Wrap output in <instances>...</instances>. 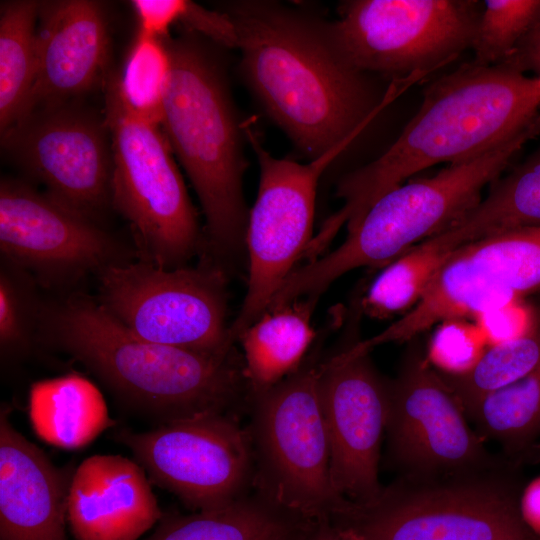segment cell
<instances>
[{"mask_svg": "<svg viewBox=\"0 0 540 540\" xmlns=\"http://www.w3.org/2000/svg\"><path fill=\"white\" fill-rule=\"evenodd\" d=\"M0 251L39 286L57 291L136 257L98 221L7 177L0 182Z\"/></svg>", "mask_w": 540, "mask_h": 540, "instance_id": "obj_14", "label": "cell"}, {"mask_svg": "<svg viewBox=\"0 0 540 540\" xmlns=\"http://www.w3.org/2000/svg\"><path fill=\"white\" fill-rule=\"evenodd\" d=\"M114 439L131 450L154 483L194 512L224 507L253 487L252 440L235 414H200L146 432L122 429Z\"/></svg>", "mask_w": 540, "mask_h": 540, "instance_id": "obj_13", "label": "cell"}, {"mask_svg": "<svg viewBox=\"0 0 540 540\" xmlns=\"http://www.w3.org/2000/svg\"><path fill=\"white\" fill-rule=\"evenodd\" d=\"M540 20V0H486L471 46L472 63H504Z\"/></svg>", "mask_w": 540, "mask_h": 540, "instance_id": "obj_31", "label": "cell"}, {"mask_svg": "<svg viewBox=\"0 0 540 540\" xmlns=\"http://www.w3.org/2000/svg\"><path fill=\"white\" fill-rule=\"evenodd\" d=\"M285 540H359L333 518L299 521Z\"/></svg>", "mask_w": 540, "mask_h": 540, "instance_id": "obj_36", "label": "cell"}, {"mask_svg": "<svg viewBox=\"0 0 540 540\" xmlns=\"http://www.w3.org/2000/svg\"><path fill=\"white\" fill-rule=\"evenodd\" d=\"M539 364L540 322L521 338L488 346L467 373L439 374L466 411L485 395L519 380Z\"/></svg>", "mask_w": 540, "mask_h": 540, "instance_id": "obj_28", "label": "cell"}, {"mask_svg": "<svg viewBox=\"0 0 540 540\" xmlns=\"http://www.w3.org/2000/svg\"><path fill=\"white\" fill-rule=\"evenodd\" d=\"M388 456L401 475H438L502 463L469 426L466 413L425 352L413 344L389 381Z\"/></svg>", "mask_w": 540, "mask_h": 540, "instance_id": "obj_15", "label": "cell"}, {"mask_svg": "<svg viewBox=\"0 0 540 540\" xmlns=\"http://www.w3.org/2000/svg\"><path fill=\"white\" fill-rule=\"evenodd\" d=\"M37 76L29 110L62 105L89 90L102 74L108 55L104 11L90 0L40 3ZM23 119V118H22Z\"/></svg>", "mask_w": 540, "mask_h": 540, "instance_id": "obj_18", "label": "cell"}, {"mask_svg": "<svg viewBox=\"0 0 540 540\" xmlns=\"http://www.w3.org/2000/svg\"><path fill=\"white\" fill-rule=\"evenodd\" d=\"M486 348V341L476 323L453 318L437 325L425 354L438 372L458 376L470 371Z\"/></svg>", "mask_w": 540, "mask_h": 540, "instance_id": "obj_32", "label": "cell"}, {"mask_svg": "<svg viewBox=\"0 0 540 540\" xmlns=\"http://www.w3.org/2000/svg\"><path fill=\"white\" fill-rule=\"evenodd\" d=\"M104 120L111 136V205L130 226L136 259L186 266L205 247L195 209L167 138L127 106L115 75L105 87Z\"/></svg>", "mask_w": 540, "mask_h": 540, "instance_id": "obj_8", "label": "cell"}, {"mask_svg": "<svg viewBox=\"0 0 540 540\" xmlns=\"http://www.w3.org/2000/svg\"><path fill=\"white\" fill-rule=\"evenodd\" d=\"M105 120L64 104L31 112L4 134L13 159L50 197L98 221L111 205L112 150Z\"/></svg>", "mask_w": 540, "mask_h": 540, "instance_id": "obj_16", "label": "cell"}, {"mask_svg": "<svg viewBox=\"0 0 540 540\" xmlns=\"http://www.w3.org/2000/svg\"><path fill=\"white\" fill-rule=\"evenodd\" d=\"M163 517L145 469L121 455H94L74 471L67 523L75 540H137Z\"/></svg>", "mask_w": 540, "mask_h": 540, "instance_id": "obj_19", "label": "cell"}, {"mask_svg": "<svg viewBox=\"0 0 540 540\" xmlns=\"http://www.w3.org/2000/svg\"><path fill=\"white\" fill-rule=\"evenodd\" d=\"M519 511L530 531L540 537V476L533 479L522 491Z\"/></svg>", "mask_w": 540, "mask_h": 540, "instance_id": "obj_38", "label": "cell"}, {"mask_svg": "<svg viewBox=\"0 0 540 540\" xmlns=\"http://www.w3.org/2000/svg\"><path fill=\"white\" fill-rule=\"evenodd\" d=\"M170 70L166 41L138 31L117 76L120 94L138 116L160 125Z\"/></svg>", "mask_w": 540, "mask_h": 540, "instance_id": "obj_29", "label": "cell"}, {"mask_svg": "<svg viewBox=\"0 0 540 540\" xmlns=\"http://www.w3.org/2000/svg\"><path fill=\"white\" fill-rule=\"evenodd\" d=\"M524 540H540V537L539 536H531V537L526 538Z\"/></svg>", "mask_w": 540, "mask_h": 540, "instance_id": "obj_39", "label": "cell"}, {"mask_svg": "<svg viewBox=\"0 0 540 540\" xmlns=\"http://www.w3.org/2000/svg\"><path fill=\"white\" fill-rule=\"evenodd\" d=\"M96 277L97 301L136 336L205 353L235 349L227 324V272L208 258L171 269L134 259Z\"/></svg>", "mask_w": 540, "mask_h": 540, "instance_id": "obj_9", "label": "cell"}, {"mask_svg": "<svg viewBox=\"0 0 540 540\" xmlns=\"http://www.w3.org/2000/svg\"><path fill=\"white\" fill-rule=\"evenodd\" d=\"M540 290V227L499 232L452 251L420 301L406 314L366 340L359 351L412 341L442 321L471 317Z\"/></svg>", "mask_w": 540, "mask_h": 540, "instance_id": "obj_12", "label": "cell"}, {"mask_svg": "<svg viewBox=\"0 0 540 540\" xmlns=\"http://www.w3.org/2000/svg\"><path fill=\"white\" fill-rule=\"evenodd\" d=\"M40 2L9 1L0 11V129L26 116L37 76L36 20Z\"/></svg>", "mask_w": 540, "mask_h": 540, "instance_id": "obj_25", "label": "cell"}, {"mask_svg": "<svg viewBox=\"0 0 540 540\" xmlns=\"http://www.w3.org/2000/svg\"><path fill=\"white\" fill-rule=\"evenodd\" d=\"M234 23L241 70L268 115L310 159L353 142L420 75L380 91L332 38L329 23L267 1H238Z\"/></svg>", "mask_w": 540, "mask_h": 540, "instance_id": "obj_1", "label": "cell"}, {"mask_svg": "<svg viewBox=\"0 0 540 540\" xmlns=\"http://www.w3.org/2000/svg\"><path fill=\"white\" fill-rule=\"evenodd\" d=\"M319 350L277 385L250 394L248 427L255 493L300 521L338 517L348 502L336 492L319 392Z\"/></svg>", "mask_w": 540, "mask_h": 540, "instance_id": "obj_7", "label": "cell"}, {"mask_svg": "<svg viewBox=\"0 0 540 540\" xmlns=\"http://www.w3.org/2000/svg\"><path fill=\"white\" fill-rule=\"evenodd\" d=\"M540 136V120L504 145L473 160L449 164L431 177L403 183L378 198L333 251L295 268L272 307L319 296L363 266L389 264L415 245L458 224L482 200L524 146Z\"/></svg>", "mask_w": 540, "mask_h": 540, "instance_id": "obj_5", "label": "cell"}, {"mask_svg": "<svg viewBox=\"0 0 540 540\" xmlns=\"http://www.w3.org/2000/svg\"><path fill=\"white\" fill-rule=\"evenodd\" d=\"M482 10L477 0H353L329 28L358 71L429 78L471 49Z\"/></svg>", "mask_w": 540, "mask_h": 540, "instance_id": "obj_10", "label": "cell"}, {"mask_svg": "<svg viewBox=\"0 0 540 540\" xmlns=\"http://www.w3.org/2000/svg\"><path fill=\"white\" fill-rule=\"evenodd\" d=\"M451 253L429 239L415 245L373 280L361 298L360 311L376 319L406 314L420 301Z\"/></svg>", "mask_w": 540, "mask_h": 540, "instance_id": "obj_26", "label": "cell"}, {"mask_svg": "<svg viewBox=\"0 0 540 540\" xmlns=\"http://www.w3.org/2000/svg\"><path fill=\"white\" fill-rule=\"evenodd\" d=\"M74 472L0 416V540H68L67 498Z\"/></svg>", "mask_w": 540, "mask_h": 540, "instance_id": "obj_20", "label": "cell"}, {"mask_svg": "<svg viewBox=\"0 0 540 540\" xmlns=\"http://www.w3.org/2000/svg\"><path fill=\"white\" fill-rule=\"evenodd\" d=\"M179 23L188 30L207 36L220 45L229 48L237 47L236 29L226 12L211 11L188 1Z\"/></svg>", "mask_w": 540, "mask_h": 540, "instance_id": "obj_35", "label": "cell"}, {"mask_svg": "<svg viewBox=\"0 0 540 540\" xmlns=\"http://www.w3.org/2000/svg\"><path fill=\"white\" fill-rule=\"evenodd\" d=\"M286 538H287V537H286ZM286 538H285V539H286ZM285 539H284V540H285Z\"/></svg>", "mask_w": 540, "mask_h": 540, "instance_id": "obj_40", "label": "cell"}, {"mask_svg": "<svg viewBox=\"0 0 540 540\" xmlns=\"http://www.w3.org/2000/svg\"><path fill=\"white\" fill-rule=\"evenodd\" d=\"M28 413L37 436L64 449L84 447L115 425L102 393L77 373L33 383Z\"/></svg>", "mask_w": 540, "mask_h": 540, "instance_id": "obj_22", "label": "cell"}, {"mask_svg": "<svg viewBox=\"0 0 540 540\" xmlns=\"http://www.w3.org/2000/svg\"><path fill=\"white\" fill-rule=\"evenodd\" d=\"M488 187L487 194L466 217L431 240L453 251L499 232L540 227V143L521 163Z\"/></svg>", "mask_w": 540, "mask_h": 540, "instance_id": "obj_23", "label": "cell"}, {"mask_svg": "<svg viewBox=\"0 0 540 540\" xmlns=\"http://www.w3.org/2000/svg\"><path fill=\"white\" fill-rule=\"evenodd\" d=\"M245 134L259 163L260 180L246 230L247 291L237 317L230 324V337L234 343L268 309L277 291L303 258L313 238L319 179L352 143L344 142L309 163L300 164L272 156L250 128Z\"/></svg>", "mask_w": 540, "mask_h": 540, "instance_id": "obj_11", "label": "cell"}, {"mask_svg": "<svg viewBox=\"0 0 540 540\" xmlns=\"http://www.w3.org/2000/svg\"><path fill=\"white\" fill-rule=\"evenodd\" d=\"M519 497L503 464L401 475L374 499L349 501L335 520L359 540H524L535 535L520 515Z\"/></svg>", "mask_w": 540, "mask_h": 540, "instance_id": "obj_6", "label": "cell"}, {"mask_svg": "<svg viewBox=\"0 0 540 540\" xmlns=\"http://www.w3.org/2000/svg\"><path fill=\"white\" fill-rule=\"evenodd\" d=\"M523 73L540 76V20L504 62Z\"/></svg>", "mask_w": 540, "mask_h": 540, "instance_id": "obj_37", "label": "cell"}, {"mask_svg": "<svg viewBox=\"0 0 540 540\" xmlns=\"http://www.w3.org/2000/svg\"><path fill=\"white\" fill-rule=\"evenodd\" d=\"M170 70L161 125L198 195L203 256L227 272L246 248V163L235 109L218 63L192 37L165 39Z\"/></svg>", "mask_w": 540, "mask_h": 540, "instance_id": "obj_4", "label": "cell"}, {"mask_svg": "<svg viewBox=\"0 0 540 540\" xmlns=\"http://www.w3.org/2000/svg\"><path fill=\"white\" fill-rule=\"evenodd\" d=\"M318 298L305 297L265 311L238 337L249 395L296 372L315 339L311 317Z\"/></svg>", "mask_w": 540, "mask_h": 540, "instance_id": "obj_21", "label": "cell"}, {"mask_svg": "<svg viewBox=\"0 0 540 540\" xmlns=\"http://www.w3.org/2000/svg\"><path fill=\"white\" fill-rule=\"evenodd\" d=\"M540 120V76L502 63L472 62L432 80L396 141L377 159L348 174L335 213L352 229L371 205L414 174L440 163L480 157Z\"/></svg>", "mask_w": 540, "mask_h": 540, "instance_id": "obj_3", "label": "cell"}, {"mask_svg": "<svg viewBox=\"0 0 540 540\" xmlns=\"http://www.w3.org/2000/svg\"><path fill=\"white\" fill-rule=\"evenodd\" d=\"M37 341L84 365L127 407L157 425L206 413L234 414L249 394L243 358L235 349L214 354L145 340L80 293L42 301Z\"/></svg>", "mask_w": 540, "mask_h": 540, "instance_id": "obj_2", "label": "cell"}, {"mask_svg": "<svg viewBox=\"0 0 540 540\" xmlns=\"http://www.w3.org/2000/svg\"><path fill=\"white\" fill-rule=\"evenodd\" d=\"M299 521L254 492L221 508L163 516L147 540H284Z\"/></svg>", "mask_w": 540, "mask_h": 540, "instance_id": "obj_24", "label": "cell"}, {"mask_svg": "<svg viewBox=\"0 0 540 540\" xmlns=\"http://www.w3.org/2000/svg\"><path fill=\"white\" fill-rule=\"evenodd\" d=\"M474 320L487 347L521 338L538 324L531 310L520 300L489 310Z\"/></svg>", "mask_w": 540, "mask_h": 540, "instance_id": "obj_33", "label": "cell"}, {"mask_svg": "<svg viewBox=\"0 0 540 540\" xmlns=\"http://www.w3.org/2000/svg\"><path fill=\"white\" fill-rule=\"evenodd\" d=\"M186 0H134L131 2L139 21V32L162 40L169 29L180 22Z\"/></svg>", "mask_w": 540, "mask_h": 540, "instance_id": "obj_34", "label": "cell"}, {"mask_svg": "<svg viewBox=\"0 0 540 540\" xmlns=\"http://www.w3.org/2000/svg\"><path fill=\"white\" fill-rule=\"evenodd\" d=\"M477 433L519 448L540 426V364L519 380L491 392L465 411Z\"/></svg>", "mask_w": 540, "mask_h": 540, "instance_id": "obj_27", "label": "cell"}, {"mask_svg": "<svg viewBox=\"0 0 540 540\" xmlns=\"http://www.w3.org/2000/svg\"><path fill=\"white\" fill-rule=\"evenodd\" d=\"M37 281L28 272L1 258L0 349L2 358L27 352L37 340L42 300Z\"/></svg>", "mask_w": 540, "mask_h": 540, "instance_id": "obj_30", "label": "cell"}, {"mask_svg": "<svg viewBox=\"0 0 540 540\" xmlns=\"http://www.w3.org/2000/svg\"><path fill=\"white\" fill-rule=\"evenodd\" d=\"M319 392L333 486L347 501L368 502L383 488L379 462L389 381L377 372L369 353H358L349 345L322 359Z\"/></svg>", "mask_w": 540, "mask_h": 540, "instance_id": "obj_17", "label": "cell"}]
</instances>
